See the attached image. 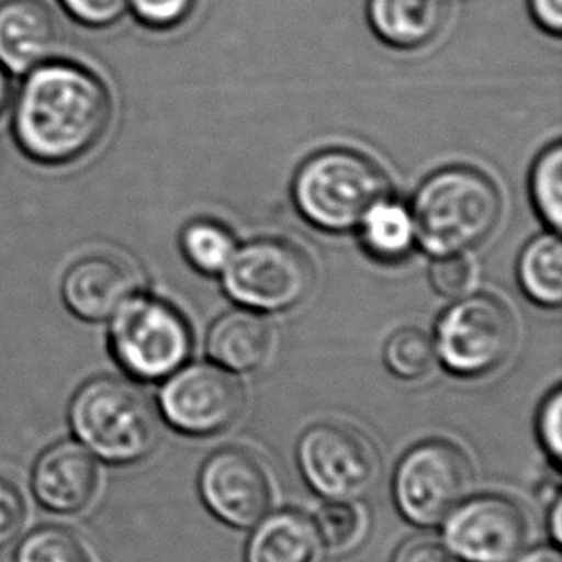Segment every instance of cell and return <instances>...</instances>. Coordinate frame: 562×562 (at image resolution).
Returning a JSON list of instances; mask_svg holds the SVG:
<instances>
[{
    "label": "cell",
    "instance_id": "cell-18",
    "mask_svg": "<svg viewBox=\"0 0 562 562\" xmlns=\"http://www.w3.org/2000/svg\"><path fill=\"white\" fill-rule=\"evenodd\" d=\"M323 551L315 520L300 510H279L256 525L246 562H321Z\"/></svg>",
    "mask_w": 562,
    "mask_h": 562
},
{
    "label": "cell",
    "instance_id": "cell-16",
    "mask_svg": "<svg viewBox=\"0 0 562 562\" xmlns=\"http://www.w3.org/2000/svg\"><path fill=\"white\" fill-rule=\"evenodd\" d=\"M449 0H367V22L395 50L430 45L448 22Z\"/></svg>",
    "mask_w": 562,
    "mask_h": 562
},
{
    "label": "cell",
    "instance_id": "cell-9",
    "mask_svg": "<svg viewBox=\"0 0 562 562\" xmlns=\"http://www.w3.org/2000/svg\"><path fill=\"white\" fill-rule=\"evenodd\" d=\"M297 464L307 486L328 502H358L380 476L379 453L371 440L336 423L315 425L302 436Z\"/></svg>",
    "mask_w": 562,
    "mask_h": 562
},
{
    "label": "cell",
    "instance_id": "cell-33",
    "mask_svg": "<svg viewBox=\"0 0 562 562\" xmlns=\"http://www.w3.org/2000/svg\"><path fill=\"white\" fill-rule=\"evenodd\" d=\"M513 562H562V555L559 548L541 546V548H533L530 549V551H525L522 555L517 557Z\"/></svg>",
    "mask_w": 562,
    "mask_h": 562
},
{
    "label": "cell",
    "instance_id": "cell-12",
    "mask_svg": "<svg viewBox=\"0 0 562 562\" xmlns=\"http://www.w3.org/2000/svg\"><path fill=\"white\" fill-rule=\"evenodd\" d=\"M198 490L221 522L246 530L267 517L273 492L263 467L244 449H221L205 461Z\"/></svg>",
    "mask_w": 562,
    "mask_h": 562
},
{
    "label": "cell",
    "instance_id": "cell-23",
    "mask_svg": "<svg viewBox=\"0 0 562 562\" xmlns=\"http://www.w3.org/2000/svg\"><path fill=\"white\" fill-rule=\"evenodd\" d=\"M384 361L387 369L400 379H425L432 371L436 350L432 340L423 330L403 328L390 336L384 348Z\"/></svg>",
    "mask_w": 562,
    "mask_h": 562
},
{
    "label": "cell",
    "instance_id": "cell-19",
    "mask_svg": "<svg viewBox=\"0 0 562 562\" xmlns=\"http://www.w3.org/2000/svg\"><path fill=\"white\" fill-rule=\"evenodd\" d=\"M359 227L366 250L386 263L407 258L417 240L409 210L390 198L374 205Z\"/></svg>",
    "mask_w": 562,
    "mask_h": 562
},
{
    "label": "cell",
    "instance_id": "cell-20",
    "mask_svg": "<svg viewBox=\"0 0 562 562\" xmlns=\"http://www.w3.org/2000/svg\"><path fill=\"white\" fill-rule=\"evenodd\" d=\"M518 282L526 296L543 307L562 302V250L557 235H541L526 246L518 259Z\"/></svg>",
    "mask_w": 562,
    "mask_h": 562
},
{
    "label": "cell",
    "instance_id": "cell-15",
    "mask_svg": "<svg viewBox=\"0 0 562 562\" xmlns=\"http://www.w3.org/2000/svg\"><path fill=\"white\" fill-rule=\"evenodd\" d=\"M58 45V23L43 0L0 2V66L23 77L53 60Z\"/></svg>",
    "mask_w": 562,
    "mask_h": 562
},
{
    "label": "cell",
    "instance_id": "cell-29",
    "mask_svg": "<svg viewBox=\"0 0 562 562\" xmlns=\"http://www.w3.org/2000/svg\"><path fill=\"white\" fill-rule=\"evenodd\" d=\"M27 507L22 492L7 479H0V549L7 548L22 533Z\"/></svg>",
    "mask_w": 562,
    "mask_h": 562
},
{
    "label": "cell",
    "instance_id": "cell-5",
    "mask_svg": "<svg viewBox=\"0 0 562 562\" xmlns=\"http://www.w3.org/2000/svg\"><path fill=\"white\" fill-rule=\"evenodd\" d=\"M108 342L125 373L154 382L168 379L187 363L192 333L173 305L158 297L133 296L112 317Z\"/></svg>",
    "mask_w": 562,
    "mask_h": 562
},
{
    "label": "cell",
    "instance_id": "cell-14",
    "mask_svg": "<svg viewBox=\"0 0 562 562\" xmlns=\"http://www.w3.org/2000/svg\"><path fill=\"white\" fill-rule=\"evenodd\" d=\"M99 490V467L79 441H58L41 453L31 472V492L54 515H77Z\"/></svg>",
    "mask_w": 562,
    "mask_h": 562
},
{
    "label": "cell",
    "instance_id": "cell-6",
    "mask_svg": "<svg viewBox=\"0 0 562 562\" xmlns=\"http://www.w3.org/2000/svg\"><path fill=\"white\" fill-rule=\"evenodd\" d=\"M221 273L228 296L254 312L292 310L315 286L312 258L281 238H259L236 248Z\"/></svg>",
    "mask_w": 562,
    "mask_h": 562
},
{
    "label": "cell",
    "instance_id": "cell-10",
    "mask_svg": "<svg viewBox=\"0 0 562 562\" xmlns=\"http://www.w3.org/2000/svg\"><path fill=\"white\" fill-rule=\"evenodd\" d=\"M441 525V541L463 562H513L530 541L528 513L505 495L464 499Z\"/></svg>",
    "mask_w": 562,
    "mask_h": 562
},
{
    "label": "cell",
    "instance_id": "cell-32",
    "mask_svg": "<svg viewBox=\"0 0 562 562\" xmlns=\"http://www.w3.org/2000/svg\"><path fill=\"white\" fill-rule=\"evenodd\" d=\"M532 22L549 37H561L562 0H528Z\"/></svg>",
    "mask_w": 562,
    "mask_h": 562
},
{
    "label": "cell",
    "instance_id": "cell-17",
    "mask_svg": "<svg viewBox=\"0 0 562 562\" xmlns=\"http://www.w3.org/2000/svg\"><path fill=\"white\" fill-rule=\"evenodd\" d=\"M273 350V328L256 312L236 310L221 315L207 336V353L217 366L250 373L266 363Z\"/></svg>",
    "mask_w": 562,
    "mask_h": 562
},
{
    "label": "cell",
    "instance_id": "cell-4",
    "mask_svg": "<svg viewBox=\"0 0 562 562\" xmlns=\"http://www.w3.org/2000/svg\"><path fill=\"white\" fill-rule=\"evenodd\" d=\"M292 198L313 227L348 233L390 198V183L371 158L348 148H328L297 169Z\"/></svg>",
    "mask_w": 562,
    "mask_h": 562
},
{
    "label": "cell",
    "instance_id": "cell-8",
    "mask_svg": "<svg viewBox=\"0 0 562 562\" xmlns=\"http://www.w3.org/2000/svg\"><path fill=\"white\" fill-rule=\"evenodd\" d=\"M472 464L461 448L428 440L409 449L394 474V502L405 520L418 528L440 526L467 499Z\"/></svg>",
    "mask_w": 562,
    "mask_h": 562
},
{
    "label": "cell",
    "instance_id": "cell-31",
    "mask_svg": "<svg viewBox=\"0 0 562 562\" xmlns=\"http://www.w3.org/2000/svg\"><path fill=\"white\" fill-rule=\"evenodd\" d=\"M392 562H453V555L449 553L443 541L428 533H420L403 541L395 549Z\"/></svg>",
    "mask_w": 562,
    "mask_h": 562
},
{
    "label": "cell",
    "instance_id": "cell-7",
    "mask_svg": "<svg viewBox=\"0 0 562 562\" xmlns=\"http://www.w3.org/2000/svg\"><path fill=\"white\" fill-rule=\"evenodd\" d=\"M517 323L502 300L461 297L441 313L434 350L449 373L479 379L494 373L517 346Z\"/></svg>",
    "mask_w": 562,
    "mask_h": 562
},
{
    "label": "cell",
    "instance_id": "cell-1",
    "mask_svg": "<svg viewBox=\"0 0 562 562\" xmlns=\"http://www.w3.org/2000/svg\"><path fill=\"white\" fill-rule=\"evenodd\" d=\"M112 115V94L94 71L53 58L23 76L12 108V135L30 160L68 166L99 145Z\"/></svg>",
    "mask_w": 562,
    "mask_h": 562
},
{
    "label": "cell",
    "instance_id": "cell-2",
    "mask_svg": "<svg viewBox=\"0 0 562 562\" xmlns=\"http://www.w3.org/2000/svg\"><path fill=\"white\" fill-rule=\"evenodd\" d=\"M502 212V194L494 181L467 166L428 177L411 205L417 243L438 258L474 250L494 233Z\"/></svg>",
    "mask_w": 562,
    "mask_h": 562
},
{
    "label": "cell",
    "instance_id": "cell-13",
    "mask_svg": "<svg viewBox=\"0 0 562 562\" xmlns=\"http://www.w3.org/2000/svg\"><path fill=\"white\" fill-rule=\"evenodd\" d=\"M140 279L125 259L94 254L69 267L61 281V297L69 312L89 323L112 319L131 297L137 296Z\"/></svg>",
    "mask_w": 562,
    "mask_h": 562
},
{
    "label": "cell",
    "instance_id": "cell-24",
    "mask_svg": "<svg viewBox=\"0 0 562 562\" xmlns=\"http://www.w3.org/2000/svg\"><path fill=\"white\" fill-rule=\"evenodd\" d=\"M532 198L541 220L559 231L562 223V146L546 148L532 169Z\"/></svg>",
    "mask_w": 562,
    "mask_h": 562
},
{
    "label": "cell",
    "instance_id": "cell-28",
    "mask_svg": "<svg viewBox=\"0 0 562 562\" xmlns=\"http://www.w3.org/2000/svg\"><path fill=\"white\" fill-rule=\"evenodd\" d=\"M430 281L441 296L459 297L472 284V266L463 256H443L432 263Z\"/></svg>",
    "mask_w": 562,
    "mask_h": 562
},
{
    "label": "cell",
    "instance_id": "cell-11",
    "mask_svg": "<svg viewBox=\"0 0 562 562\" xmlns=\"http://www.w3.org/2000/svg\"><path fill=\"white\" fill-rule=\"evenodd\" d=\"M160 409L166 423L179 432L213 436L240 417L243 384L215 363L183 366L164 382Z\"/></svg>",
    "mask_w": 562,
    "mask_h": 562
},
{
    "label": "cell",
    "instance_id": "cell-21",
    "mask_svg": "<svg viewBox=\"0 0 562 562\" xmlns=\"http://www.w3.org/2000/svg\"><path fill=\"white\" fill-rule=\"evenodd\" d=\"M184 258L205 274L221 273L236 251L235 236L210 220L192 221L181 235Z\"/></svg>",
    "mask_w": 562,
    "mask_h": 562
},
{
    "label": "cell",
    "instance_id": "cell-25",
    "mask_svg": "<svg viewBox=\"0 0 562 562\" xmlns=\"http://www.w3.org/2000/svg\"><path fill=\"white\" fill-rule=\"evenodd\" d=\"M315 526L319 530L323 546L335 553H346L358 548L366 532L361 510L353 503L346 502H328L325 507H321L315 517Z\"/></svg>",
    "mask_w": 562,
    "mask_h": 562
},
{
    "label": "cell",
    "instance_id": "cell-22",
    "mask_svg": "<svg viewBox=\"0 0 562 562\" xmlns=\"http://www.w3.org/2000/svg\"><path fill=\"white\" fill-rule=\"evenodd\" d=\"M15 562H92V557L69 528L41 526L23 538Z\"/></svg>",
    "mask_w": 562,
    "mask_h": 562
},
{
    "label": "cell",
    "instance_id": "cell-34",
    "mask_svg": "<svg viewBox=\"0 0 562 562\" xmlns=\"http://www.w3.org/2000/svg\"><path fill=\"white\" fill-rule=\"evenodd\" d=\"M549 532L553 536L557 546L562 543V503L561 497H557L551 509H549Z\"/></svg>",
    "mask_w": 562,
    "mask_h": 562
},
{
    "label": "cell",
    "instance_id": "cell-3",
    "mask_svg": "<svg viewBox=\"0 0 562 562\" xmlns=\"http://www.w3.org/2000/svg\"><path fill=\"white\" fill-rule=\"evenodd\" d=\"M69 426L77 441L108 464L138 463L160 440L153 402L137 384L117 376H97L77 390Z\"/></svg>",
    "mask_w": 562,
    "mask_h": 562
},
{
    "label": "cell",
    "instance_id": "cell-35",
    "mask_svg": "<svg viewBox=\"0 0 562 562\" xmlns=\"http://www.w3.org/2000/svg\"><path fill=\"white\" fill-rule=\"evenodd\" d=\"M12 99V81H10V74L7 69L0 66V115L4 114L8 104Z\"/></svg>",
    "mask_w": 562,
    "mask_h": 562
},
{
    "label": "cell",
    "instance_id": "cell-26",
    "mask_svg": "<svg viewBox=\"0 0 562 562\" xmlns=\"http://www.w3.org/2000/svg\"><path fill=\"white\" fill-rule=\"evenodd\" d=\"M196 10V0H127V12L143 27L171 31L181 27Z\"/></svg>",
    "mask_w": 562,
    "mask_h": 562
},
{
    "label": "cell",
    "instance_id": "cell-30",
    "mask_svg": "<svg viewBox=\"0 0 562 562\" xmlns=\"http://www.w3.org/2000/svg\"><path fill=\"white\" fill-rule=\"evenodd\" d=\"M538 432L543 448L548 449L549 456L561 463L562 459V394L557 387L553 394L549 395L538 417Z\"/></svg>",
    "mask_w": 562,
    "mask_h": 562
},
{
    "label": "cell",
    "instance_id": "cell-27",
    "mask_svg": "<svg viewBox=\"0 0 562 562\" xmlns=\"http://www.w3.org/2000/svg\"><path fill=\"white\" fill-rule=\"evenodd\" d=\"M74 22L89 30H106L127 14V0H58Z\"/></svg>",
    "mask_w": 562,
    "mask_h": 562
}]
</instances>
